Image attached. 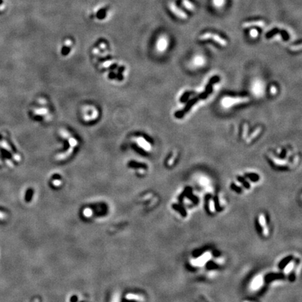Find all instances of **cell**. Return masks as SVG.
<instances>
[{
    "instance_id": "cell-3",
    "label": "cell",
    "mask_w": 302,
    "mask_h": 302,
    "mask_svg": "<svg viewBox=\"0 0 302 302\" xmlns=\"http://www.w3.org/2000/svg\"><path fill=\"white\" fill-rule=\"evenodd\" d=\"M265 25V22L262 20H255V21H249V22H245V23H243L242 27L243 28H248L250 27L253 26H257V27H264Z\"/></svg>"
},
{
    "instance_id": "cell-5",
    "label": "cell",
    "mask_w": 302,
    "mask_h": 302,
    "mask_svg": "<svg viewBox=\"0 0 302 302\" xmlns=\"http://www.w3.org/2000/svg\"><path fill=\"white\" fill-rule=\"evenodd\" d=\"M182 4L188 10L194 11L195 10V6L189 0H182Z\"/></svg>"
},
{
    "instance_id": "cell-7",
    "label": "cell",
    "mask_w": 302,
    "mask_h": 302,
    "mask_svg": "<svg viewBox=\"0 0 302 302\" xmlns=\"http://www.w3.org/2000/svg\"><path fill=\"white\" fill-rule=\"evenodd\" d=\"M259 223L262 228H264L266 226V217L264 214H261L259 216Z\"/></svg>"
},
{
    "instance_id": "cell-10",
    "label": "cell",
    "mask_w": 302,
    "mask_h": 302,
    "mask_svg": "<svg viewBox=\"0 0 302 302\" xmlns=\"http://www.w3.org/2000/svg\"><path fill=\"white\" fill-rule=\"evenodd\" d=\"M250 36H251V37H256L258 35V32L256 30H255V29H253V30H250Z\"/></svg>"
},
{
    "instance_id": "cell-12",
    "label": "cell",
    "mask_w": 302,
    "mask_h": 302,
    "mask_svg": "<svg viewBox=\"0 0 302 302\" xmlns=\"http://www.w3.org/2000/svg\"><path fill=\"white\" fill-rule=\"evenodd\" d=\"M271 92H273V93H274H274H275V92H276V88H274V86H273L272 88H271Z\"/></svg>"
},
{
    "instance_id": "cell-4",
    "label": "cell",
    "mask_w": 302,
    "mask_h": 302,
    "mask_svg": "<svg viewBox=\"0 0 302 302\" xmlns=\"http://www.w3.org/2000/svg\"><path fill=\"white\" fill-rule=\"evenodd\" d=\"M227 101H225L226 105H231L234 103H239V102H244V101H247V98H236V99H227Z\"/></svg>"
},
{
    "instance_id": "cell-11",
    "label": "cell",
    "mask_w": 302,
    "mask_h": 302,
    "mask_svg": "<svg viewBox=\"0 0 302 302\" xmlns=\"http://www.w3.org/2000/svg\"><path fill=\"white\" fill-rule=\"evenodd\" d=\"M290 49L292 50H294V51H296V50H300L301 49V45L299 44V45H295V46H291Z\"/></svg>"
},
{
    "instance_id": "cell-1",
    "label": "cell",
    "mask_w": 302,
    "mask_h": 302,
    "mask_svg": "<svg viewBox=\"0 0 302 302\" xmlns=\"http://www.w3.org/2000/svg\"><path fill=\"white\" fill-rule=\"evenodd\" d=\"M199 39L202 41L211 39L213 41H214V42H216V43H219L221 46H226V45H227V42L224 38L220 37L218 35H216V34L211 33V32L204 33V35L200 36Z\"/></svg>"
},
{
    "instance_id": "cell-6",
    "label": "cell",
    "mask_w": 302,
    "mask_h": 302,
    "mask_svg": "<svg viewBox=\"0 0 302 302\" xmlns=\"http://www.w3.org/2000/svg\"><path fill=\"white\" fill-rule=\"evenodd\" d=\"M126 298L127 299H134V300L138 301H144V298L141 297V296L136 295V294H128L126 295Z\"/></svg>"
},
{
    "instance_id": "cell-9",
    "label": "cell",
    "mask_w": 302,
    "mask_h": 302,
    "mask_svg": "<svg viewBox=\"0 0 302 302\" xmlns=\"http://www.w3.org/2000/svg\"><path fill=\"white\" fill-rule=\"evenodd\" d=\"M83 214L86 217H90L93 215V211L90 209H86L83 211Z\"/></svg>"
},
{
    "instance_id": "cell-8",
    "label": "cell",
    "mask_w": 302,
    "mask_h": 302,
    "mask_svg": "<svg viewBox=\"0 0 302 302\" xmlns=\"http://www.w3.org/2000/svg\"><path fill=\"white\" fill-rule=\"evenodd\" d=\"M261 132V129L260 128H258V129H257L255 130V131L254 132V133H253V134L250 137H249V139H248V143H249V142H250L251 141H252V139H253L255 138V137H256L257 136L258 134H260V132Z\"/></svg>"
},
{
    "instance_id": "cell-2",
    "label": "cell",
    "mask_w": 302,
    "mask_h": 302,
    "mask_svg": "<svg viewBox=\"0 0 302 302\" xmlns=\"http://www.w3.org/2000/svg\"><path fill=\"white\" fill-rule=\"evenodd\" d=\"M169 7L171 11L172 12L173 14L179 18L180 19H185L187 18V15L186 14L184 11L181 10L180 9L178 8V7L176 5V4L173 3V2H170L169 4Z\"/></svg>"
}]
</instances>
